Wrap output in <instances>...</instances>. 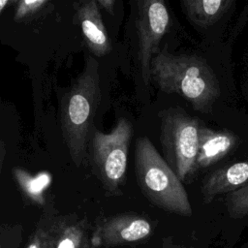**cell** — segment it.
<instances>
[{
  "label": "cell",
  "mask_w": 248,
  "mask_h": 248,
  "mask_svg": "<svg viewBox=\"0 0 248 248\" xmlns=\"http://www.w3.org/2000/svg\"><path fill=\"white\" fill-rule=\"evenodd\" d=\"M15 3V1H10V0H0V16L2 14V12L7 8L8 5Z\"/></svg>",
  "instance_id": "20"
},
{
  "label": "cell",
  "mask_w": 248,
  "mask_h": 248,
  "mask_svg": "<svg viewBox=\"0 0 248 248\" xmlns=\"http://www.w3.org/2000/svg\"><path fill=\"white\" fill-rule=\"evenodd\" d=\"M163 248H184V247H181V246H179V245H176V244L172 243V241H171L170 238H167V239L164 240Z\"/></svg>",
  "instance_id": "19"
},
{
  "label": "cell",
  "mask_w": 248,
  "mask_h": 248,
  "mask_svg": "<svg viewBox=\"0 0 248 248\" xmlns=\"http://www.w3.org/2000/svg\"><path fill=\"white\" fill-rule=\"evenodd\" d=\"M81 248H96V247L91 244V241H90V239H89Z\"/></svg>",
  "instance_id": "21"
},
{
  "label": "cell",
  "mask_w": 248,
  "mask_h": 248,
  "mask_svg": "<svg viewBox=\"0 0 248 248\" xmlns=\"http://www.w3.org/2000/svg\"><path fill=\"white\" fill-rule=\"evenodd\" d=\"M170 23L169 10L163 0H142L138 3L136 20L139 36V64L142 80L148 85L152 58L159 51V45Z\"/></svg>",
  "instance_id": "6"
},
{
  "label": "cell",
  "mask_w": 248,
  "mask_h": 248,
  "mask_svg": "<svg viewBox=\"0 0 248 248\" xmlns=\"http://www.w3.org/2000/svg\"><path fill=\"white\" fill-rule=\"evenodd\" d=\"M132 135V124L125 118H119L108 134L99 130L93 132V169L104 189L110 195H121L120 187L125 180Z\"/></svg>",
  "instance_id": "5"
},
{
  "label": "cell",
  "mask_w": 248,
  "mask_h": 248,
  "mask_svg": "<svg viewBox=\"0 0 248 248\" xmlns=\"http://www.w3.org/2000/svg\"><path fill=\"white\" fill-rule=\"evenodd\" d=\"M238 142L239 139L234 133L228 130H213L202 124L196 158L197 172L230 155L237 147Z\"/></svg>",
  "instance_id": "8"
},
{
  "label": "cell",
  "mask_w": 248,
  "mask_h": 248,
  "mask_svg": "<svg viewBox=\"0 0 248 248\" xmlns=\"http://www.w3.org/2000/svg\"><path fill=\"white\" fill-rule=\"evenodd\" d=\"M77 18L90 51L98 57L107 55L111 49V44L96 0L79 3L77 8Z\"/></svg>",
  "instance_id": "10"
},
{
  "label": "cell",
  "mask_w": 248,
  "mask_h": 248,
  "mask_svg": "<svg viewBox=\"0 0 248 248\" xmlns=\"http://www.w3.org/2000/svg\"><path fill=\"white\" fill-rule=\"evenodd\" d=\"M50 238V225L38 227L31 236L26 248H48Z\"/></svg>",
  "instance_id": "16"
},
{
  "label": "cell",
  "mask_w": 248,
  "mask_h": 248,
  "mask_svg": "<svg viewBox=\"0 0 248 248\" xmlns=\"http://www.w3.org/2000/svg\"><path fill=\"white\" fill-rule=\"evenodd\" d=\"M227 211L231 218L241 219L248 216V183L230 193L225 199Z\"/></svg>",
  "instance_id": "14"
},
{
  "label": "cell",
  "mask_w": 248,
  "mask_h": 248,
  "mask_svg": "<svg viewBox=\"0 0 248 248\" xmlns=\"http://www.w3.org/2000/svg\"><path fill=\"white\" fill-rule=\"evenodd\" d=\"M46 0H20L16 1L15 9V19L22 20L34 14H36L42 7L46 5Z\"/></svg>",
  "instance_id": "15"
},
{
  "label": "cell",
  "mask_w": 248,
  "mask_h": 248,
  "mask_svg": "<svg viewBox=\"0 0 248 248\" xmlns=\"http://www.w3.org/2000/svg\"><path fill=\"white\" fill-rule=\"evenodd\" d=\"M85 223L65 218L50 224L48 248H81L87 241Z\"/></svg>",
  "instance_id": "12"
},
{
  "label": "cell",
  "mask_w": 248,
  "mask_h": 248,
  "mask_svg": "<svg viewBox=\"0 0 248 248\" xmlns=\"http://www.w3.org/2000/svg\"><path fill=\"white\" fill-rule=\"evenodd\" d=\"M101 101L99 64L85 56L82 72L72 82L60 101V126L73 163L83 165L93 119Z\"/></svg>",
  "instance_id": "2"
},
{
  "label": "cell",
  "mask_w": 248,
  "mask_h": 248,
  "mask_svg": "<svg viewBox=\"0 0 248 248\" xmlns=\"http://www.w3.org/2000/svg\"><path fill=\"white\" fill-rule=\"evenodd\" d=\"M248 183V160L226 165L207 173L202 183L201 193L204 203L217 196L230 194Z\"/></svg>",
  "instance_id": "9"
},
{
  "label": "cell",
  "mask_w": 248,
  "mask_h": 248,
  "mask_svg": "<svg viewBox=\"0 0 248 248\" xmlns=\"http://www.w3.org/2000/svg\"><path fill=\"white\" fill-rule=\"evenodd\" d=\"M7 155V149H6V144L3 140L0 139V177L2 173V170L5 164V159Z\"/></svg>",
  "instance_id": "18"
},
{
  "label": "cell",
  "mask_w": 248,
  "mask_h": 248,
  "mask_svg": "<svg viewBox=\"0 0 248 248\" xmlns=\"http://www.w3.org/2000/svg\"><path fill=\"white\" fill-rule=\"evenodd\" d=\"M151 232V223L145 217L136 213H123L99 222L90 241L95 247H111L141 241Z\"/></svg>",
  "instance_id": "7"
},
{
  "label": "cell",
  "mask_w": 248,
  "mask_h": 248,
  "mask_svg": "<svg viewBox=\"0 0 248 248\" xmlns=\"http://www.w3.org/2000/svg\"><path fill=\"white\" fill-rule=\"evenodd\" d=\"M98 6L104 10H106L108 14H114V0H96Z\"/></svg>",
  "instance_id": "17"
},
{
  "label": "cell",
  "mask_w": 248,
  "mask_h": 248,
  "mask_svg": "<svg viewBox=\"0 0 248 248\" xmlns=\"http://www.w3.org/2000/svg\"><path fill=\"white\" fill-rule=\"evenodd\" d=\"M233 3L232 0H183L180 2L188 20L201 28L215 24Z\"/></svg>",
  "instance_id": "11"
},
{
  "label": "cell",
  "mask_w": 248,
  "mask_h": 248,
  "mask_svg": "<svg viewBox=\"0 0 248 248\" xmlns=\"http://www.w3.org/2000/svg\"><path fill=\"white\" fill-rule=\"evenodd\" d=\"M13 175L28 200L41 205L45 203V192L51 184V175L47 171H40L32 175L26 170L16 167L13 169Z\"/></svg>",
  "instance_id": "13"
},
{
  "label": "cell",
  "mask_w": 248,
  "mask_h": 248,
  "mask_svg": "<svg viewBox=\"0 0 248 248\" xmlns=\"http://www.w3.org/2000/svg\"><path fill=\"white\" fill-rule=\"evenodd\" d=\"M159 116L164 159L182 183H190L197 174L196 158L202 123L180 108L162 110Z\"/></svg>",
  "instance_id": "4"
},
{
  "label": "cell",
  "mask_w": 248,
  "mask_h": 248,
  "mask_svg": "<svg viewBox=\"0 0 248 248\" xmlns=\"http://www.w3.org/2000/svg\"><path fill=\"white\" fill-rule=\"evenodd\" d=\"M150 78L161 91L180 95L203 113L211 110L221 94L219 80L204 58L172 53L167 46L152 58Z\"/></svg>",
  "instance_id": "1"
},
{
  "label": "cell",
  "mask_w": 248,
  "mask_h": 248,
  "mask_svg": "<svg viewBox=\"0 0 248 248\" xmlns=\"http://www.w3.org/2000/svg\"><path fill=\"white\" fill-rule=\"evenodd\" d=\"M135 173L141 193L151 203L179 216L193 214L183 183L146 137L137 140Z\"/></svg>",
  "instance_id": "3"
}]
</instances>
